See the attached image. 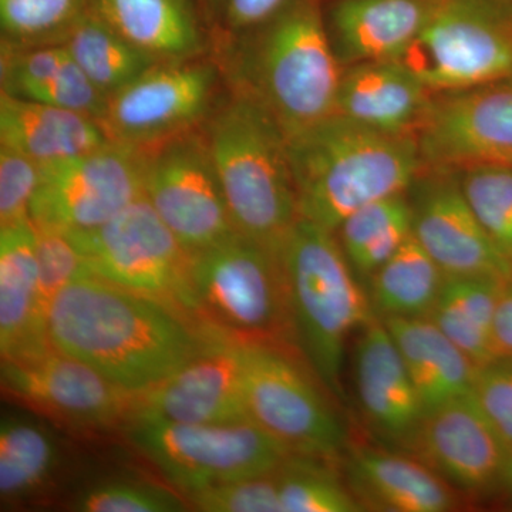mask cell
<instances>
[{"mask_svg":"<svg viewBox=\"0 0 512 512\" xmlns=\"http://www.w3.org/2000/svg\"><path fill=\"white\" fill-rule=\"evenodd\" d=\"M92 0H0L2 42L63 45Z\"/></svg>","mask_w":512,"mask_h":512,"instance_id":"obj_33","label":"cell"},{"mask_svg":"<svg viewBox=\"0 0 512 512\" xmlns=\"http://www.w3.org/2000/svg\"><path fill=\"white\" fill-rule=\"evenodd\" d=\"M353 349V383L370 430L404 448L424 417L419 393L396 343L379 316L359 330Z\"/></svg>","mask_w":512,"mask_h":512,"instance_id":"obj_19","label":"cell"},{"mask_svg":"<svg viewBox=\"0 0 512 512\" xmlns=\"http://www.w3.org/2000/svg\"><path fill=\"white\" fill-rule=\"evenodd\" d=\"M350 491L366 510L384 512H446L457 501L447 484L414 457L379 448L346 451Z\"/></svg>","mask_w":512,"mask_h":512,"instance_id":"obj_22","label":"cell"},{"mask_svg":"<svg viewBox=\"0 0 512 512\" xmlns=\"http://www.w3.org/2000/svg\"><path fill=\"white\" fill-rule=\"evenodd\" d=\"M99 121L39 101L0 94V146L45 164L109 143Z\"/></svg>","mask_w":512,"mask_h":512,"instance_id":"obj_24","label":"cell"},{"mask_svg":"<svg viewBox=\"0 0 512 512\" xmlns=\"http://www.w3.org/2000/svg\"><path fill=\"white\" fill-rule=\"evenodd\" d=\"M52 345L40 298L36 229L32 221L0 227V352L2 360Z\"/></svg>","mask_w":512,"mask_h":512,"instance_id":"obj_21","label":"cell"},{"mask_svg":"<svg viewBox=\"0 0 512 512\" xmlns=\"http://www.w3.org/2000/svg\"><path fill=\"white\" fill-rule=\"evenodd\" d=\"M286 0H197L202 23L214 45L261 25L285 5Z\"/></svg>","mask_w":512,"mask_h":512,"instance_id":"obj_42","label":"cell"},{"mask_svg":"<svg viewBox=\"0 0 512 512\" xmlns=\"http://www.w3.org/2000/svg\"><path fill=\"white\" fill-rule=\"evenodd\" d=\"M2 390L35 412L80 429L126 424L137 402V393L53 345L2 360Z\"/></svg>","mask_w":512,"mask_h":512,"instance_id":"obj_14","label":"cell"},{"mask_svg":"<svg viewBox=\"0 0 512 512\" xmlns=\"http://www.w3.org/2000/svg\"><path fill=\"white\" fill-rule=\"evenodd\" d=\"M328 461L292 456L276 471L281 512H359L363 505Z\"/></svg>","mask_w":512,"mask_h":512,"instance_id":"obj_32","label":"cell"},{"mask_svg":"<svg viewBox=\"0 0 512 512\" xmlns=\"http://www.w3.org/2000/svg\"><path fill=\"white\" fill-rule=\"evenodd\" d=\"M63 45L106 96L133 82L153 64L163 62L128 42L90 10L77 22Z\"/></svg>","mask_w":512,"mask_h":512,"instance_id":"obj_31","label":"cell"},{"mask_svg":"<svg viewBox=\"0 0 512 512\" xmlns=\"http://www.w3.org/2000/svg\"><path fill=\"white\" fill-rule=\"evenodd\" d=\"M40 178V163L0 146V227L30 222V207Z\"/></svg>","mask_w":512,"mask_h":512,"instance_id":"obj_38","label":"cell"},{"mask_svg":"<svg viewBox=\"0 0 512 512\" xmlns=\"http://www.w3.org/2000/svg\"><path fill=\"white\" fill-rule=\"evenodd\" d=\"M202 128L238 234L279 254L299 220L284 131L261 104L235 93Z\"/></svg>","mask_w":512,"mask_h":512,"instance_id":"obj_4","label":"cell"},{"mask_svg":"<svg viewBox=\"0 0 512 512\" xmlns=\"http://www.w3.org/2000/svg\"><path fill=\"white\" fill-rule=\"evenodd\" d=\"M59 463L50 431L35 420L5 414L0 423V497L18 503L40 493Z\"/></svg>","mask_w":512,"mask_h":512,"instance_id":"obj_30","label":"cell"},{"mask_svg":"<svg viewBox=\"0 0 512 512\" xmlns=\"http://www.w3.org/2000/svg\"><path fill=\"white\" fill-rule=\"evenodd\" d=\"M248 343L207 323L201 349L163 382L138 393L134 413L191 424L248 420Z\"/></svg>","mask_w":512,"mask_h":512,"instance_id":"obj_16","label":"cell"},{"mask_svg":"<svg viewBox=\"0 0 512 512\" xmlns=\"http://www.w3.org/2000/svg\"><path fill=\"white\" fill-rule=\"evenodd\" d=\"M494 340L498 355H511L512 353V282L507 285L494 320Z\"/></svg>","mask_w":512,"mask_h":512,"instance_id":"obj_43","label":"cell"},{"mask_svg":"<svg viewBox=\"0 0 512 512\" xmlns=\"http://www.w3.org/2000/svg\"><path fill=\"white\" fill-rule=\"evenodd\" d=\"M188 501L204 512H281L276 473L208 488Z\"/></svg>","mask_w":512,"mask_h":512,"instance_id":"obj_40","label":"cell"},{"mask_svg":"<svg viewBox=\"0 0 512 512\" xmlns=\"http://www.w3.org/2000/svg\"><path fill=\"white\" fill-rule=\"evenodd\" d=\"M510 356H512V353H511V355H510Z\"/></svg>","mask_w":512,"mask_h":512,"instance_id":"obj_45","label":"cell"},{"mask_svg":"<svg viewBox=\"0 0 512 512\" xmlns=\"http://www.w3.org/2000/svg\"><path fill=\"white\" fill-rule=\"evenodd\" d=\"M93 275L195 316L191 254L161 220L146 195L89 231L66 232Z\"/></svg>","mask_w":512,"mask_h":512,"instance_id":"obj_9","label":"cell"},{"mask_svg":"<svg viewBox=\"0 0 512 512\" xmlns=\"http://www.w3.org/2000/svg\"><path fill=\"white\" fill-rule=\"evenodd\" d=\"M205 335L202 320L97 276L64 286L47 312L56 349L137 394L184 366Z\"/></svg>","mask_w":512,"mask_h":512,"instance_id":"obj_1","label":"cell"},{"mask_svg":"<svg viewBox=\"0 0 512 512\" xmlns=\"http://www.w3.org/2000/svg\"><path fill=\"white\" fill-rule=\"evenodd\" d=\"M404 450L468 494L501 484L508 457L503 440L471 393L427 413Z\"/></svg>","mask_w":512,"mask_h":512,"instance_id":"obj_18","label":"cell"},{"mask_svg":"<svg viewBox=\"0 0 512 512\" xmlns=\"http://www.w3.org/2000/svg\"><path fill=\"white\" fill-rule=\"evenodd\" d=\"M431 96L400 60L350 64L340 79L338 113L383 133L416 136Z\"/></svg>","mask_w":512,"mask_h":512,"instance_id":"obj_20","label":"cell"},{"mask_svg":"<svg viewBox=\"0 0 512 512\" xmlns=\"http://www.w3.org/2000/svg\"><path fill=\"white\" fill-rule=\"evenodd\" d=\"M67 57L69 52L64 45L23 46L2 42V93L23 99L53 79Z\"/></svg>","mask_w":512,"mask_h":512,"instance_id":"obj_36","label":"cell"},{"mask_svg":"<svg viewBox=\"0 0 512 512\" xmlns=\"http://www.w3.org/2000/svg\"><path fill=\"white\" fill-rule=\"evenodd\" d=\"M457 171L424 168L410 190L412 232L446 278L488 276L512 282V265L477 220Z\"/></svg>","mask_w":512,"mask_h":512,"instance_id":"obj_17","label":"cell"},{"mask_svg":"<svg viewBox=\"0 0 512 512\" xmlns=\"http://www.w3.org/2000/svg\"><path fill=\"white\" fill-rule=\"evenodd\" d=\"M231 93L247 96L289 138L338 113L342 67L318 0H286L261 25L214 45Z\"/></svg>","mask_w":512,"mask_h":512,"instance_id":"obj_2","label":"cell"},{"mask_svg":"<svg viewBox=\"0 0 512 512\" xmlns=\"http://www.w3.org/2000/svg\"><path fill=\"white\" fill-rule=\"evenodd\" d=\"M35 229L40 298L47 313L53 298L64 286L94 275L69 234L55 229Z\"/></svg>","mask_w":512,"mask_h":512,"instance_id":"obj_37","label":"cell"},{"mask_svg":"<svg viewBox=\"0 0 512 512\" xmlns=\"http://www.w3.org/2000/svg\"><path fill=\"white\" fill-rule=\"evenodd\" d=\"M279 254L303 359L336 400L345 399L346 343L376 316L369 295L335 232L311 221H296Z\"/></svg>","mask_w":512,"mask_h":512,"instance_id":"obj_5","label":"cell"},{"mask_svg":"<svg viewBox=\"0 0 512 512\" xmlns=\"http://www.w3.org/2000/svg\"><path fill=\"white\" fill-rule=\"evenodd\" d=\"M144 194V148L109 141L103 147L40 164L30 221L62 232L89 231Z\"/></svg>","mask_w":512,"mask_h":512,"instance_id":"obj_13","label":"cell"},{"mask_svg":"<svg viewBox=\"0 0 512 512\" xmlns=\"http://www.w3.org/2000/svg\"><path fill=\"white\" fill-rule=\"evenodd\" d=\"M382 320L412 377L424 416L471 393L478 367L429 316Z\"/></svg>","mask_w":512,"mask_h":512,"instance_id":"obj_26","label":"cell"},{"mask_svg":"<svg viewBox=\"0 0 512 512\" xmlns=\"http://www.w3.org/2000/svg\"><path fill=\"white\" fill-rule=\"evenodd\" d=\"M23 99L76 111L99 121L106 107L107 96L83 72L82 67L74 62L69 53L56 76Z\"/></svg>","mask_w":512,"mask_h":512,"instance_id":"obj_39","label":"cell"},{"mask_svg":"<svg viewBox=\"0 0 512 512\" xmlns=\"http://www.w3.org/2000/svg\"><path fill=\"white\" fill-rule=\"evenodd\" d=\"M335 234L357 278L369 281L412 235L409 195L370 202L349 215Z\"/></svg>","mask_w":512,"mask_h":512,"instance_id":"obj_29","label":"cell"},{"mask_svg":"<svg viewBox=\"0 0 512 512\" xmlns=\"http://www.w3.org/2000/svg\"><path fill=\"white\" fill-rule=\"evenodd\" d=\"M190 281L198 320L303 357L281 254L237 232L191 254Z\"/></svg>","mask_w":512,"mask_h":512,"instance_id":"obj_6","label":"cell"},{"mask_svg":"<svg viewBox=\"0 0 512 512\" xmlns=\"http://www.w3.org/2000/svg\"><path fill=\"white\" fill-rule=\"evenodd\" d=\"M187 507L170 488L126 478L96 484L73 503V510L82 512H180Z\"/></svg>","mask_w":512,"mask_h":512,"instance_id":"obj_35","label":"cell"},{"mask_svg":"<svg viewBox=\"0 0 512 512\" xmlns=\"http://www.w3.org/2000/svg\"><path fill=\"white\" fill-rule=\"evenodd\" d=\"M510 282L488 276L446 278L429 318L477 367L497 360L494 320Z\"/></svg>","mask_w":512,"mask_h":512,"instance_id":"obj_27","label":"cell"},{"mask_svg":"<svg viewBox=\"0 0 512 512\" xmlns=\"http://www.w3.org/2000/svg\"><path fill=\"white\" fill-rule=\"evenodd\" d=\"M127 437L185 497L208 488L274 474L292 454L252 420L175 423L133 413Z\"/></svg>","mask_w":512,"mask_h":512,"instance_id":"obj_7","label":"cell"},{"mask_svg":"<svg viewBox=\"0 0 512 512\" xmlns=\"http://www.w3.org/2000/svg\"><path fill=\"white\" fill-rule=\"evenodd\" d=\"M288 153L299 218L330 232L370 202L407 194L424 170L416 136L339 113L289 138Z\"/></svg>","mask_w":512,"mask_h":512,"instance_id":"obj_3","label":"cell"},{"mask_svg":"<svg viewBox=\"0 0 512 512\" xmlns=\"http://www.w3.org/2000/svg\"><path fill=\"white\" fill-rule=\"evenodd\" d=\"M471 394L510 453L512 450V356L504 355L490 365L478 367Z\"/></svg>","mask_w":512,"mask_h":512,"instance_id":"obj_41","label":"cell"},{"mask_svg":"<svg viewBox=\"0 0 512 512\" xmlns=\"http://www.w3.org/2000/svg\"><path fill=\"white\" fill-rule=\"evenodd\" d=\"M460 173L461 188L471 210L512 265V167L474 165Z\"/></svg>","mask_w":512,"mask_h":512,"instance_id":"obj_34","label":"cell"},{"mask_svg":"<svg viewBox=\"0 0 512 512\" xmlns=\"http://www.w3.org/2000/svg\"><path fill=\"white\" fill-rule=\"evenodd\" d=\"M433 0H338L330 13L340 63L402 59L430 18Z\"/></svg>","mask_w":512,"mask_h":512,"instance_id":"obj_23","label":"cell"},{"mask_svg":"<svg viewBox=\"0 0 512 512\" xmlns=\"http://www.w3.org/2000/svg\"><path fill=\"white\" fill-rule=\"evenodd\" d=\"M305 359L272 346L248 343L245 400L248 419L295 456L333 463L348 451V433Z\"/></svg>","mask_w":512,"mask_h":512,"instance_id":"obj_10","label":"cell"},{"mask_svg":"<svg viewBox=\"0 0 512 512\" xmlns=\"http://www.w3.org/2000/svg\"><path fill=\"white\" fill-rule=\"evenodd\" d=\"M144 148V195L190 254L237 234L204 128Z\"/></svg>","mask_w":512,"mask_h":512,"instance_id":"obj_11","label":"cell"},{"mask_svg":"<svg viewBox=\"0 0 512 512\" xmlns=\"http://www.w3.org/2000/svg\"><path fill=\"white\" fill-rule=\"evenodd\" d=\"M416 140L424 168L512 167V77L433 93Z\"/></svg>","mask_w":512,"mask_h":512,"instance_id":"obj_15","label":"cell"},{"mask_svg":"<svg viewBox=\"0 0 512 512\" xmlns=\"http://www.w3.org/2000/svg\"><path fill=\"white\" fill-rule=\"evenodd\" d=\"M221 80L212 57L157 62L107 96L99 124L110 141L154 146L201 127L215 109Z\"/></svg>","mask_w":512,"mask_h":512,"instance_id":"obj_12","label":"cell"},{"mask_svg":"<svg viewBox=\"0 0 512 512\" xmlns=\"http://www.w3.org/2000/svg\"><path fill=\"white\" fill-rule=\"evenodd\" d=\"M501 484H504V487L512 493V450L508 453L507 461H505Z\"/></svg>","mask_w":512,"mask_h":512,"instance_id":"obj_44","label":"cell"},{"mask_svg":"<svg viewBox=\"0 0 512 512\" xmlns=\"http://www.w3.org/2000/svg\"><path fill=\"white\" fill-rule=\"evenodd\" d=\"M433 93L512 77V0H433L419 39L399 59Z\"/></svg>","mask_w":512,"mask_h":512,"instance_id":"obj_8","label":"cell"},{"mask_svg":"<svg viewBox=\"0 0 512 512\" xmlns=\"http://www.w3.org/2000/svg\"><path fill=\"white\" fill-rule=\"evenodd\" d=\"M369 299L380 319L430 316L446 275L413 232L370 276Z\"/></svg>","mask_w":512,"mask_h":512,"instance_id":"obj_28","label":"cell"},{"mask_svg":"<svg viewBox=\"0 0 512 512\" xmlns=\"http://www.w3.org/2000/svg\"><path fill=\"white\" fill-rule=\"evenodd\" d=\"M90 12L158 60L204 56L197 0H92Z\"/></svg>","mask_w":512,"mask_h":512,"instance_id":"obj_25","label":"cell"}]
</instances>
